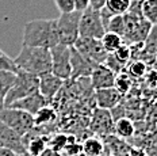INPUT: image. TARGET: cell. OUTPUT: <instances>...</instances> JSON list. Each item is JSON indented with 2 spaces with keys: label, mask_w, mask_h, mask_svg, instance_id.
Returning <instances> with one entry per match:
<instances>
[{
  "label": "cell",
  "mask_w": 157,
  "mask_h": 156,
  "mask_svg": "<svg viewBox=\"0 0 157 156\" xmlns=\"http://www.w3.org/2000/svg\"><path fill=\"white\" fill-rule=\"evenodd\" d=\"M78 31H80V37L102 40V37L106 33V27H104L102 17H100V10H96L90 6L84 11H81Z\"/></svg>",
  "instance_id": "8992f818"
},
{
  "label": "cell",
  "mask_w": 157,
  "mask_h": 156,
  "mask_svg": "<svg viewBox=\"0 0 157 156\" xmlns=\"http://www.w3.org/2000/svg\"><path fill=\"white\" fill-rule=\"evenodd\" d=\"M58 41L56 19H34L25 25L22 45L52 49Z\"/></svg>",
  "instance_id": "6da1fadb"
},
{
  "label": "cell",
  "mask_w": 157,
  "mask_h": 156,
  "mask_svg": "<svg viewBox=\"0 0 157 156\" xmlns=\"http://www.w3.org/2000/svg\"><path fill=\"white\" fill-rule=\"evenodd\" d=\"M91 0H75V7L77 11H84L87 7H90Z\"/></svg>",
  "instance_id": "836d02e7"
},
{
  "label": "cell",
  "mask_w": 157,
  "mask_h": 156,
  "mask_svg": "<svg viewBox=\"0 0 157 156\" xmlns=\"http://www.w3.org/2000/svg\"><path fill=\"white\" fill-rule=\"evenodd\" d=\"M52 54V73L63 80H69L72 76L71 67V46L57 44L50 49Z\"/></svg>",
  "instance_id": "52a82bcc"
},
{
  "label": "cell",
  "mask_w": 157,
  "mask_h": 156,
  "mask_svg": "<svg viewBox=\"0 0 157 156\" xmlns=\"http://www.w3.org/2000/svg\"><path fill=\"white\" fill-rule=\"evenodd\" d=\"M39 156H64V155L61 154L60 151H56V149H53L52 147H49V145H48V147L45 148V151L42 152Z\"/></svg>",
  "instance_id": "e575fe53"
},
{
  "label": "cell",
  "mask_w": 157,
  "mask_h": 156,
  "mask_svg": "<svg viewBox=\"0 0 157 156\" xmlns=\"http://www.w3.org/2000/svg\"><path fill=\"white\" fill-rule=\"evenodd\" d=\"M16 79V72L12 71H0V110L4 109V102L8 91L14 86Z\"/></svg>",
  "instance_id": "e0dca14e"
},
{
  "label": "cell",
  "mask_w": 157,
  "mask_h": 156,
  "mask_svg": "<svg viewBox=\"0 0 157 156\" xmlns=\"http://www.w3.org/2000/svg\"><path fill=\"white\" fill-rule=\"evenodd\" d=\"M102 44H103L104 49L107 50V53H114V52L119 46H122L125 42H123V38L121 37V35L111 33V31H106L104 35L102 37Z\"/></svg>",
  "instance_id": "7402d4cb"
},
{
  "label": "cell",
  "mask_w": 157,
  "mask_h": 156,
  "mask_svg": "<svg viewBox=\"0 0 157 156\" xmlns=\"http://www.w3.org/2000/svg\"><path fill=\"white\" fill-rule=\"evenodd\" d=\"M0 121L14 129L22 137H25L29 132L35 128L34 115L23 110L12 109V107H4L0 110Z\"/></svg>",
  "instance_id": "5b68a950"
},
{
  "label": "cell",
  "mask_w": 157,
  "mask_h": 156,
  "mask_svg": "<svg viewBox=\"0 0 157 156\" xmlns=\"http://www.w3.org/2000/svg\"><path fill=\"white\" fill-rule=\"evenodd\" d=\"M129 156H144V154H142L141 151H133V149H132Z\"/></svg>",
  "instance_id": "74e56055"
},
{
  "label": "cell",
  "mask_w": 157,
  "mask_h": 156,
  "mask_svg": "<svg viewBox=\"0 0 157 156\" xmlns=\"http://www.w3.org/2000/svg\"><path fill=\"white\" fill-rule=\"evenodd\" d=\"M26 148H27V155L29 156H39L45 151V148L49 145V138L42 135H26L25 137Z\"/></svg>",
  "instance_id": "2e32d148"
},
{
  "label": "cell",
  "mask_w": 157,
  "mask_h": 156,
  "mask_svg": "<svg viewBox=\"0 0 157 156\" xmlns=\"http://www.w3.org/2000/svg\"><path fill=\"white\" fill-rule=\"evenodd\" d=\"M96 65H98L96 63H94L92 60L83 56L76 48L71 46V67H72L71 80L81 79V77H90Z\"/></svg>",
  "instance_id": "9c48e42d"
},
{
  "label": "cell",
  "mask_w": 157,
  "mask_h": 156,
  "mask_svg": "<svg viewBox=\"0 0 157 156\" xmlns=\"http://www.w3.org/2000/svg\"><path fill=\"white\" fill-rule=\"evenodd\" d=\"M81 145H83L84 156H103L104 144L102 140H99L98 137L87 138Z\"/></svg>",
  "instance_id": "ffe728a7"
},
{
  "label": "cell",
  "mask_w": 157,
  "mask_h": 156,
  "mask_svg": "<svg viewBox=\"0 0 157 156\" xmlns=\"http://www.w3.org/2000/svg\"><path fill=\"white\" fill-rule=\"evenodd\" d=\"M0 148H8L19 154L27 155V148L23 137L2 121H0Z\"/></svg>",
  "instance_id": "30bf717a"
},
{
  "label": "cell",
  "mask_w": 157,
  "mask_h": 156,
  "mask_svg": "<svg viewBox=\"0 0 157 156\" xmlns=\"http://www.w3.org/2000/svg\"><path fill=\"white\" fill-rule=\"evenodd\" d=\"M0 156H27V155L19 154V152H15L8 148H0Z\"/></svg>",
  "instance_id": "d590c367"
},
{
  "label": "cell",
  "mask_w": 157,
  "mask_h": 156,
  "mask_svg": "<svg viewBox=\"0 0 157 156\" xmlns=\"http://www.w3.org/2000/svg\"><path fill=\"white\" fill-rule=\"evenodd\" d=\"M106 156H114V155H106Z\"/></svg>",
  "instance_id": "f35d334b"
},
{
  "label": "cell",
  "mask_w": 157,
  "mask_h": 156,
  "mask_svg": "<svg viewBox=\"0 0 157 156\" xmlns=\"http://www.w3.org/2000/svg\"><path fill=\"white\" fill-rule=\"evenodd\" d=\"M145 82L150 88H157V68L150 69L145 75Z\"/></svg>",
  "instance_id": "d6a6232c"
},
{
  "label": "cell",
  "mask_w": 157,
  "mask_h": 156,
  "mask_svg": "<svg viewBox=\"0 0 157 156\" xmlns=\"http://www.w3.org/2000/svg\"><path fill=\"white\" fill-rule=\"evenodd\" d=\"M0 71H12V72L18 71L15 61L11 57H8L2 49H0Z\"/></svg>",
  "instance_id": "4dcf8cb0"
},
{
  "label": "cell",
  "mask_w": 157,
  "mask_h": 156,
  "mask_svg": "<svg viewBox=\"0 0 157 156\" xmlns=\"http://www.w3.org/2000/svg\"><path fill=\"white\" fill-rule=\"evenodd\" d=\"M113 54L123 64V65H127V63L132 60V49H130V45L123 44L122 46L118 48Z\"/></svg>",
  "instance_id": "83f0119b"
},
{
  "label": "cell",
  "mask_w": 157,
  "mask_h": 156,
  "mask_svg": "<svg viewBox=\"0 0 157 156\" xmlns=\"http://www.w3.org/2000/svg\"><path fill=\"white\" fill-rule=\"evenodd\" d=\"M64 156H80L83 154V145L80 142H77L73 137H71L69 142L65 145V148L61 152Z\"/></svg>",
  "instance_id": "4316f807"
},
{
  "label": "cell",
  "mask_w": 157,
  "mask_h": 156,
  "mask_svg": "<svg viewBox=\"0 0 157 156\" xmlns=\"http://www.w3.org/2000/svg\"><path fill=\"white\" fill-rule=\"evenodd\" d=\"M104 65L106 67H109L113 72H115V73H119V72H122V71H125V68L126 65H123L122 63H121L118 58L114 56L113 53H109V56H107L106 58V61H104Z\"/></svg>",
  "instance_id": "f546056e"
},
{
  "label": "cell",
  "mask_w": 157,
  "mask_h": 156,
  "mask_svg": "<svg viewBox=\"0 0 157 156\" xmlns=\"http://www.w3.org/2000/svg\"><path fill=\"white\" fill-rule=\"evenodd\" d=\"M115 76H117V73L113 72L109 67H106L104 64H98L95 67L92 75L90 76L91 86H92V88L95 91L114 87V84H115Z\"/></svg>",
  "instance_id": "7c38bea8"
},
{
  "label": "cell",
  "mask_w": 157,
  "mask_h": 156,
  "mask_svg": "<svg viewBox=\"0 0 157 156\" xmlns=\"http://www.w3.org/2000/svg\"><path fill=\"white\" fill-rule=\"evenodd\" d=\"M106 31L115 33L123 38V35H125V19H123V15H114L110 19Z\"/></svg>",
  "instance_id": "484cf974"
},
{
  "label": "cell",
  "mask_w": 157,
  "mask_h": 156,
  "mask_svg": "<svg viewBox=\"0 0 157 156\" xmlns=\"http://www.w3.org/2000/svg\"><path fill=\"white\" fill-rule=\"evenodd\" d=\"M141 14L152 25L157 23V0H141Z\"/></svg>",
  "instance_id": "603a6c76"
},
{
  "label": "cell",
  "mask_w": 157,
  "mask_h": 156,
  "mask_svg": "<svg viewBox=\"0 0 157 156\" xmlns=\"http://www.w3.org/2000/svg\"><path fill=\"white\" fill-rule=\"evenodd\" d=\"M65 80L60 79L58 76H56L54 73H46L39 76V92L41 95H44L49 102H52V99L58 94V91L63 88V84Z\"/></svg>",
  "instance_id": "5bb4252c"
},
{
  "label": "cell",
  "mask_w": 157,
  "mask_h": 156,
  "mask_svg": "<svg viewBox=\"0 0 157 156\" xmlns=\"http://www.w3.org/2000/svg\"><path fill=\"white\" fill-rule=\"evenodd\" d=\"M80 18L81 11L67 12L61 14L56 21H57V33H58V41L60 44L67 45V46H73L77 38L80 37L78 26H80Z\"/></svg>",
  "instance_id": "277c9868"
},
{
  "label": "cell",
  "mask_w": 157,
  "mask_h": 156,
  "mask_svg": "<svg viewBox=\"0 0 157 156\" xmlns=\"http://www.w3.org/2000/svg\"><path fill=\"white\" fill-rule=\"evenodd\" d=\"M14 61L18 69L26 71L38 77L52 72V54L50 49L46 48L22 45V49Z\"/></svg>",
  "instance_id": "7a4b0ae2"
},
{
  "label": "cell",
  "mask_w": 157,
  "mask_h": 156,
  "mask_svg": "<svg viewBox=\"0 0 157 156\" xmlns=\"http://www.w3.org/2000/svg\"><path fill=\"white\" fill-rule=\"evenodd\" d=\"M132 2L133 0H106L104 7L114 15H125L132 7Z\"/></svg>",
  "instance_id": "cb8c5ba5"
},
{
  "label": "cell",
  "mask_w": 157,
  "mask_h": 156,
  "mask_svg": "<svg viewBox=\"0 0 157 156\" xmlns=\"http://www.w3.org/2000/svg\"><path fill=\"white\" fill-rule=\"evenodd\" d=\"M114 119L111 115L110 110L100 109L98 107L92 114V119H91V131L98 133L100 136H109L114 135Z\"/></svg>",
  "instance_id": "8fae6325"
},
{
  "label": "cell",
  "mask_w": 157,
  "mask_h": 156,
  "mask_svg": "<svg viewBox=\"0 0 157 156\" xmlns=\"http://www.w3.org/2000/svg\"><path fill=\"white\" fill-rule=\"evenodd\" d=\"M54 3L61 14H67V12H72L76 10L75 0H54Z\"/></svg>",
  "instance_id": "1f68e13d"
},
{
  "label": "cell",
  "mask_w": 157,
  "mask_h": 156,
  "mask_svg": "<svg viewBox=\"0 0 157 156\" xmlns=\"http://www.w3.org/2000/svg\"><path fill=\"white\" fill-rule=\"evenodd\" d=\"M134 123L129 118L123 117V118L118 119L114 123V135L121 138H130L134 135Z\"/></svg>",
  "instance_id": "d6986e66"
},
{
  "label": "cell",
  "mask_w": 157,
  "mask_h": 156,
  "mask_svg": "<svg viewBox=\"0 0 157 156\" xmlns=\"http://www.w3.org/2000/svg\"><path fill=\"white\" fill-rule=\"evenodd\" d=\"M71 137H68L67 135H57L53 138H49V147H52L56 151L63 152V149L65 148V145L69 142Z\"/></svg>",
  "instance_id": "f1b7e54d"
},
{
  "label": "cell",
  "mask_w": 157,
  "mask_h": 156,
  "mask_svg": "<svg viewBox=\"0 0 157 156\" xmlns=\"http://www.w3.org/2000/svg\"><path fill=\"white\" fill-rule=\"evenodd\" d=\"M48 105H50V102H49L44 95H41V92H38V94H34V95L27 96V98L16 100V102L11 103L8 107L23 110V111H27V113H30V114L35 115L42 107H45Z\"/></svg>",
  "instance_id": "4fadbf2b"
},
{
  "label": "cell",
  "mask_w": 157,
  "mask_h": 156,
  "mask_svg": "<svg viewBox=\"0 0 157 156\" xmlns=\"http://www.w3.org/2000/svg\"><path fill=\"white\" fill-rule=\"evenodd\" d=\"M104 4H106V0H91V3H90L91 7H94V8H96V10L103 8Z\"/></svg>",
  "instance_id": "8d00e7d4"
},
{
  "label": "cell",
  "mask_w": 157,
  "mask_h": 156,
  "mask_svg": "<svg viewBox=\"0 0 157 156\" xmlns=\"http://www.w3.org/2000/svg\"><path fill=\"white\" fill-rule=\"evenodd\" d=\"M56 118H57V114H56L54 109L50 106H45L42 107L41 110L34 115V121H35V126H45L49 125V123L54 122Z\"/></svg>",
  "instance_id": "44dd1931"
},
{
  "label": "cell",
  "mask_w": 157,
  "mask_h": 156,
  "mask_svg": "<svg viewBox=\"0 0 157 156\" xmlns=\"http://www.w3.org/2000/svg\"><path fill=\"white\" fill-rule=\"evenodd\" d=\"M132 84H133V79L125 72V71L117 73V76H115V84H114V87H115V88L119 91V94H122V95H126V94L130 91V88H132Z\"/></svg>",
  "instance_id": "d4e9b609"
},
{
  "label": "cell",
  "mask_w": 157,
  "mask_h": 156,
  "mask_svg": "<svg viewBox=\"0 0 157 156\" xmlns=\"http://www.w3.org/2000/svg\"><path fill=\"white\" fill-rule=\"evenodd\" d=\"M73 48H76L83 56H86L96 64H103L109 56V53L102 44V40H98V38L78 37L77 41L75 42Z\"/></svg>",
  "instance_id": "ba28073f"
},
{
  "label": "cell",
  "mask_w": 157,
  "mask_h": 156,
  "mask_svg": "<svg viewBox=\"0 0 157 156\" xmlns=\"http://www.w3.org/2000/svg\"><path fill=\"white\" fill-rule=\"evenodd\" d=\"M39 92V77L33 73H29L26 71L18 69L16 71V79L14 86L8 91L7 98L4 102V107H8L11 103L16 102L19 99L27 98L30 95Z\"/></svg>",
  "instance_id": "3957f363"
},
{
  "label": "cell",
  "mask_w": 157,
  "mask_h": 156,
  "mask_svg": "<svg viewBox=\"0 0 157 156\" xmlns=\"http://www.w3.org/2000/svg\"><path fill=\"white\" fill-rule=\"evenodd\" d=\"M122 94H119L115 87H110V88H102L95 91V100L96 105L100 109L111 110L117 105H119L121 99H122Z\"/></svg>",
  "instance_id": "9a60e30c"
},
{
  "label": "cell",
  "mask_w": 157,
  "mask_h": 156,
  "mask_svg": "<svg viewBox=\"0 0 157 156\" xmlns=\"http://www.w3.org/2000/svg\"><path fill=\"white\" fill-rule=\"evenodd\" d=\"M125 72L132 79H141V77H145L146 72H148V64L140 58L130 60L125 68Z\"/></svg>",
  "instance_id": "ac0fdd59"
}]
</instances>
